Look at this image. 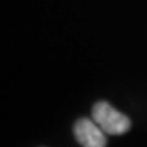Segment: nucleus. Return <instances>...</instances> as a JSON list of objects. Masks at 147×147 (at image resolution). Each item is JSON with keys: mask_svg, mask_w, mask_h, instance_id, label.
I'll return each instance as SVG.
<instances>
[{"mask_svg": "<svg viewBox=\"0 0 147 147\" xmlns=\"http://www.w3.org/2000/svg\"><path fill=\"white\" fill-rule=\"evenodd\" d=\"M91 117L106 135H123L131 128L129 117L115 109V106L106 101H100L93 105Z\"/></svg>", "mask_w": 147, "mask_h": 147, "instance_id": "f257e3e1", "label": "nucleus"}, {"mask_svg": "<svg viewBox=\"0 0 147 147\" xmlns=\"http://www.w3.org/2000/svg\"><path fill=\"white\" fill-rule=\"evenodd\" d=\"M74 135L82 147H106V134L93 119H79L74 125Z\"/></svg>", "mask_w": 147, "mask_h": 147, "instance_id": "f03ea898", "label": "nucleus"}]
</instances>
